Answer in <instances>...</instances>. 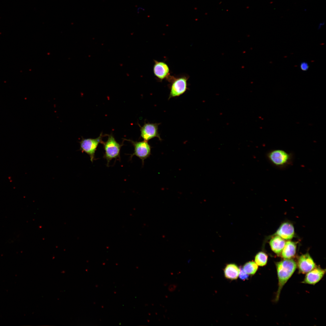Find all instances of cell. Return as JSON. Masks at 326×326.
Here are the masks:
<instances>
[{
    "label": "cell",
    "instance_id": "obj_17",
    "mask_svg": "<svg viewBox=\"0 0 326 326\" xmlns=\"http://www.w3.org/2000/svg\"><path fill=\"white\" fill-rule=\"evenodd\" d=\"M248 275H249L243 270L242 268H240L238 276L241 280H247L248 278Z\"/></svg>",
    "mask_w": 326,
    "mask_h": 326
},
{
    "label": "cell",
    "instance_id": "obj_20",
    "mask_svg": "<svg viewBox=\"0 0 326 326\" xmlns=\"http://www.w3.org/2000/svg\"><path fill=\"white\" fill-rule=\"evenodd\" d=\"M324 24V22H321L320 24H319V25H318V29H320L321 28V27L323 26Z\"/></svg>",
    "mask_w": 326,
    "mask_h": 326
},
{
    "label": "cell",
    "instance_id": "obj_15",
    "mask_svg": "<svg viewBox=\"0 0 326 326\" xmlns=\"http://www.w3.org/2000/svg\"><path fill=\"white\" fill-rule=\"evenodd\" d=\"M242 268L249 275H253L257 270L258 266L254 261H251L245 263Z\"/></svg>",
    "mask_w": 326,
    "mask_h": 326
},
{
    "label": "cell",
    "instance_id": "obj_13",
    "mask_svg": "<svg viewBox=\"0 0 326 326\" xmlns=\"http://www.w3.org/2000/svg\"><path fill=\"white\" fill-rule=\"evenodd\" d=\"M296 248V244L289 241L285 242L282 251V256L284 259H291L295 254Z\"/></svg>",
    "mask_w": 326,
    "mask_h": 326
},
{
    "label": "cell",
    "instance_id": "obj_19",
    "mask_svg": "<svg viewBox=\"0 0 326 326\" xmlns=\"http://www.w3.org/2000/svg\"><path fill=\"white\" fill-rule=\"evenodd\" d=\"M176 285L174 284L170 285L168 287V289L170 292L174 291L176 288Z\"/></svg>",
    "mask_w": 326,
    "mask_h": 326
},
{
    "label": "cell",
    "instance_id": "obj_9",
    "mask_svg": "<svg viewBox=\"0 0 326 326\" xmlns=\"http://www.w3.org/2000/svg\"><path fill=\"white\" fill-rule=\"evenodd\" d=\"M325 269L316 266L315 268L306 273L302 283L311 285H315L319 282L326 273Z\"/></svg>",
    "mask_w": 326,
    "mask_h": 326
},
{
    "label": "cell",
    "instance_id": "obj_16",
    "mask_svg": "<svg viewBox=\"0 0 326 326\" xmlns=\"http://www.w3.org/2000/svg\"><path fill=\"white\" fill-rule=\"evenodd\" d=\"M268 260V256L264 252L260 251L255 255L254 261L258 266L263 267L266 265Z\"/></svg>",
    "mask_w": 326,
    "mask_h": 326
},
{
    "label": "cell",
    "instance_id": "obj_12",
    "mask_svg": "<svg viewBox=\"0 0 326 326\" xmlns=\"http://www.w3.org/2000/svg\"><path fill=\"white\" fill-rule=\"evenodd\" d=\"M240 268L235 264H229L225 267L224 273L225 277L228 279L233 280L237 279L239 276Z\"/></svg>",
    "mask_w": 326,
    "mask_h": 326
},
{
    "label": "cell",
    "instance_id": "obj_8",
    "mask_svg": "<svg viewBox=\"0 0 326 326\" xmlns=\"http://www.w3.org/2000/svg\"><path fill=\"white\" fill-rule=\"evenodd\" d=\"M296 264L299 273L303 274H306L316 266L313 259L308 253L300 256Z\"/></svg>",
    "mask_w": 326,
    "mask_h": 326
},
{
    "label": "cell",
    "instance_id": "obj_1",
    "mask_svg": "<svg viewBox=\"0 0 326 326\" xmlns=\"http://www.w3.org/2000/svg\"><path fill=\"white\" fill-rule=\"evenodd\" d=\"M278 280V288L276 294L275 302L279 300L283 286L292 276L297 268L296 262L291 259H284L276 263Z\"/></svg>",
    "mask_w": 326,
    "mask_h": 326
},
{
    "label": "cell",
    "instance_id": "obj_18",
    "mask_svg": "<svg viewBox=\"0 0 326 326\" xmlns=\"http://www.w3.org/2000/svg\"><path fill=\"white\" fill-rule=\"evenodd\" d=\"M300 67L302 70L305 71L308 69L309 66L307 62H303L300 63Z\"/></svg>",
    "mask_w": 326,
    "mask_h": 326
},
{
    "label": "cell",
    "instance_id": "obj_4",
    "mask_svg": "<svg viewBox=\"0 0 326 326\" xmlns=\"http://www.w3.org/2000/svg\"><path fill=\"white\" fill-rule=\"evenodd\" d=\"M101 133L99 136L97 138L85 139L82 138L79 142L80 150L83 153L85 152L87 154L90 158V160L92 163L95 158V154L97 147L100 143L103 141L102 138L105 136Z\"/></svg>",
    "mask_w": 326,
    "mask_h": 326
},
{
    "label": "cell",
    "instance_id": "obj_7",
    "mask_svg": "<svg viewBox=\"0 0 326 326\" xmlns=\"http://www.w3.org/2000/svg\"><path fill=\"white\" fill-rule=\"evenodd\" d=\"M159 124L158 123H145L143 126H140L141 137L144 140L147 141L155 137L161 141L162 139L158 131Z\"/></svg>",
    "mask_w": 326,
    "mask_h": 326
},
{
    "label": "cell",
    "instance_id": "obj_11",
    "mask_svg": "<svg viewBox=\"0 0 326 326\" xmlns=\"http://www.w3.org/2000/svg\"><path fill=\"white\" fill-rule=\"evenodd\" d=\"M275 235L280 236L284 239H290L294 235V227L289 222L283 223L281 225Z\"/></svg>",
    "mask_w": 326,
    "mask_h": 326
},
{
    "label": "cell",
    "instance_id": "obj_6",
    "mask_svg": "<svg viewBox=\"0 0 326 326\" xmlns=\"http://www.w3.org/2000/svg\"><path fill=\"white\" fill-rule=\"evenodd\" d=\"M130 142L134 148L133 153L130 154L131 159L134 155L138 157L142 161L144 165L145 160L149 157L151 155L152 147L147 141H134L131 140L125 139Z\"/></svg>",
    "mask_w": 326,
    "mask_h": 326
},
{
    "label": "cell",
    "instance_id": "obj_5",
    "mask_svg": "<svg viewBox=\"0 0 326 326\" xmlns=\"http://www.w3.org/2000/svg\"><path fill=\"white\" fill-rule=\"evenodd\" d=\"M268 159L276 166L282 167L289 164L291 161V155L281 149L274 150L267 155Z\"/></svg>",
    "mask_w": 326,
    "mask_h": 326
},
{
    "label": "cell",
    "instance_id": "obj_10",
    "mask_svg": "<svg viewBox=\"0 0 326 326\" xmlns=\"http://www.w3.org/2000/svg\"><path fill=\"white\" fill-rule=\"evenodd\" d=\"M154 62L153 72L155 76L161 81L164 79L167 80L171 75L168 65L163 61L154 60Z\"/></svg>",
    "mask_w": 326,
    "mask_h": 326
},
{
    "label": "cell",
    "instance_id": "obj_2",
    "mask_svg": "<svg viewBox=\"0 0 326 326\" xmlns=\"http://www.w3.org/2000/svg\"><path fill=\"white\" fill-rule=\"evenodd\" d=\"M107 136L108 138L107 141L106 142L103 141L101 144L103 145L104 150L103 157L106 160L107 166L108 167L110 161L112 159L120 160V151L123 143V142L121 144L117 142L112 134Z\"/></svg>",
    "mask_w": 326,
    "mask_h": 326
},
{
    "label": "cell",
    "instance_id": "obj_3",
    "mask_svg": "<svg viewBox=\"0 0 326 326\" xmlns=\"http://www.w3.org/2000/svg\"><path fill=\"white\" fill-rule=\"evenodd\" d=\"M188 76L181 75L175 77L170 75L167 80L170 83V93L168 99L179 96L184 94L188 89L187 81Z\"/></svg>",
    "mask_w": 326,
    "mask_h": 326
},
{
    "label": "cell",
    "instance_id": "obj_14",
    "mask_svg": "<svg viewBox=\"0 0 326 326\" xmlns=\"http://www.w3.org/2000/svg\"><path fill=\"white\" fill-rule=\"evenodd\" d=\"M269 243L272 250L276 254H278L281 252L285 242L282 238L276 235L271 238Z\"/></svg>",
    "mask_w": 326,
    "mask_h": 326
}]
</instances>
